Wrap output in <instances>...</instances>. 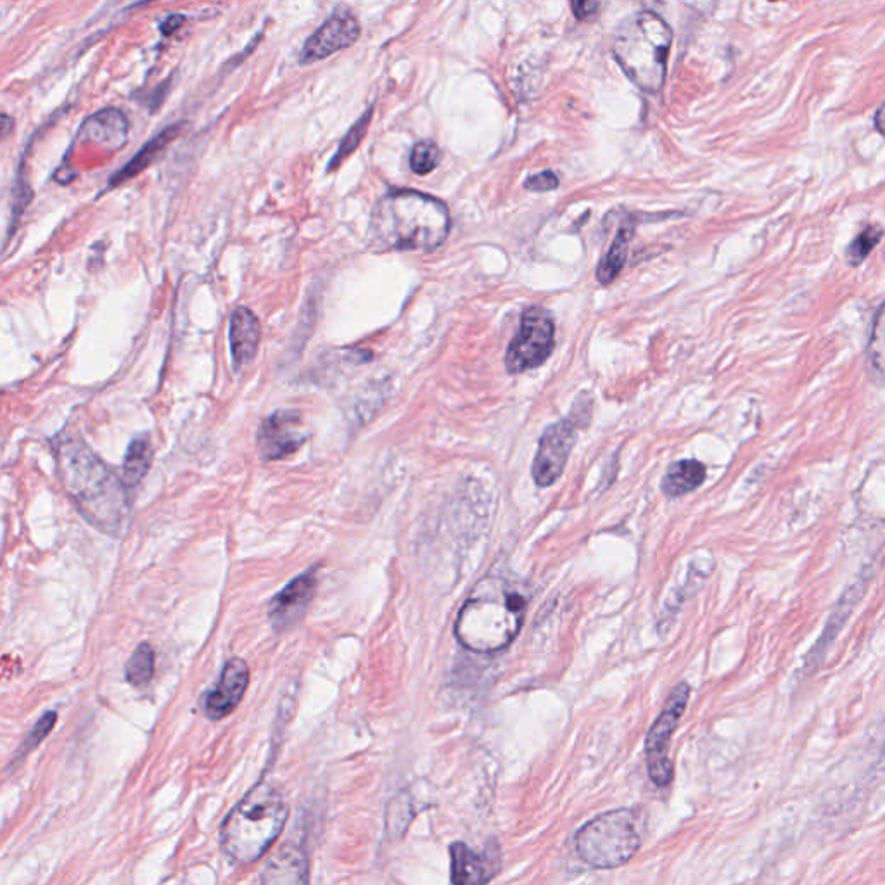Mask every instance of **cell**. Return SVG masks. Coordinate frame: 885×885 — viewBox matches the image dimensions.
I'll return each mask as SVG.
<instances>
[{
	"mask_svg": "<svg viewBox=\"0 0 885 885\" xmlns=\"http://www.w3.org/2000/svg\"><path fill=\"white\" fill-rule=\"evenodd\" d=\"M370 118H372V109H369V111H367V113H365V115H363L362 118L350 128V132L344 135L338 153H336V156H334L331 163H329V172H332V170H338L341 163H343L348 156H351V153L360 146V142H362L363 137L367 134V130H369Z\"/></svg>",
	"mask_w": 885,
	"mask_h": 885,
	"instance_id": "25",
	"label": "cell"
},
{
	"mask_svg": "<svg viewBox=\"0 0 885 885\" xmlns=\"http://www.w3.org/2000/svg\"><path fill=\"white\" fill-rule=\"evenodd\" d=\"M185 18L184 16H179V14H173L170 16L168 20L161 25V33L163 35H172V33L177 32L180 26L184 25Z\"/></svg>",
	"mask_w": 885,
	"mask_h": 885,
	"instance_id": "30",
	"label": "cell"
},
{
	"mask_svg": "<svg viewBox=\"0 0 885 885\" xmlns=\"http://www.w3.org/2000/svg\"><path fill=\"white\" fill-rule=\"evenodd\" d=\"M360 37V23L351 13L331 16L308 37L301 49L300 63L313 64L355 44Z\"/></svg>",
	"mask_w": 885,
	"mask_h": 885,
	"instance_id": "11",
	"label": "cell"
},
{
	"mask_svg": "<svg viewBox=\"0 0 885 885\" xmlns=\"http://www.w3.org/2000/svg\"><path fill=\"white\" fill-rule=\"evenodd\" d=\"M300 412L279 410L267 417L258 429V452L265 462L291 457L308 441Z\"/></svg>",
	"mask_w": 885,
	"mask_h": 885,
	"instance_id": "10",
	"label": "cell"
},
{
	"mask_svg": "<svg viewBox=\"0 0 885 885\" xmlns=\"http://www.w3.org/2000/svg\"><path fill=\"white\" fill-rule=\"evenodd\" d=\"M450 232V215L440 199L395 191L377 203L370 236L379 251H433Z\"/></svg>",
	"mask_w": 885,
	"mask_h": 885,
	"instance_id": "3",
	"label": "cell"
},
{
	"mask_svg": "<svg viewBox=\"0 0 885 885\" xmlns=\"http://www.w3.org/2000/svg\"><path fill=\"white\" fill-rule=\"evenodd\" d=\"M631 237H633V229H631L630 225L619 230L616 241L612 242L609 253L604 256V260L600 262L599 268H597V279H599L600 284H611L618 277L621 268L626 263L628 244H630Z\"/></svg>",
	"mask_w": 885,
	"mask_h": 885,
	"instance_id": "21",
	"label": "cell"
},
{
	"mask_svg": "<svg viewBox=\"0 0 885 885\" xmlns=\"http://www.w3.org/2000/svg\"><path fill=\"white\" fill-rule=\"evenodd\" d=\"M580 427L578 415H569L564 421L555 422L543 433L531 474L538 486L547 488L561 478L567 459L576 443V431Z\"/></svg>",
	"mask_w": 885,
	"mask_h": 885,
	"instance_id": "9",
	"label": "cell"
},
{
	"mask_svg": "<svg viewBox=\"0 0 885 885\" xmlns=\"http://www.w3.org/2000/svg\"><path fill=\"white\" fill-rule=\"evenodd\" d=\"M576 853L586 865L611 870L628 863L642 847V818L633 809H614L578 830Z\"/></svg>",
	"mask_w": 885,
	"mask_h": 885,
	"instance_id": "6",
	"label": "cell"
},
{
	"mask_svg": "<svg viewBox=\"0 0 885 885\" xmlns=\"http://www.w3.org/2000/svg\"><path fill=\"white\" fill-rule=\"evenodd\" d=\"M229 341L236 369L255 360L262 341V327L255 313L246 306H239L230 317Z\"/></svg>",
	"mask_w": 885,
	"mask_h": 885,
	"instance_id": "16",
	"label": "cell"
},
{
	"mask_svg": "<svg viewBox=\"0 0 885 885\" xmlns=\"http://www.w3.org/2000/svg\"><path fill=\"white\" fill-rule=\"evenodd\" d=\"M154 675V650L149 644H141L134 650L125 666L127 682L134 687H146Z\"/></svg>",
	"mask_w": 885,
	"mask_h": 885,
	"instance_id": "22",
	"label": "cell"
},
{
	"mask_svg": "<svg viewBox=\"0 0 885 885\" xmlns=\"http://www.w3.org/2000/svg\"><path fill=\"white\" fill-rule=\"evenodd\" d=\"M526 609L528 597L519 585L502 576H486L462 605L455 635L472 652H500L519 635Z\"/></svg>",
	"mask_w": 885,
	"mask_h": 885,
	"instance_id": "1",
	"label": "cell"
},
{
	"mask_svg": "<svg viewBox=\"0 0 885 885\" xmlns=\"http://www.w3.org/2000/svg\"><path fill=\"white\" fill-rule=\"evenodd\" d=\"M571 7H573V13L576 14L578 20H588L599 9V4H595V2H574Z\"/></svg>",
	"mask_w": 885,
	"mask_h": 885,
	"instance_id": "29",
	"label": "cell"
},
{
	"mask_svg": "<svg viewBox=\"0 0 885 885\" xmlns=\"http://www.w3.org/2000/svg\"><path fill=\"white\" fill-rule=\"evenodd\" d=\"M249 683L248 664L234 657L223 666L215 688L204 697V713L211 720H222L229 716L246 694Z\"/></svg>",
	"mask_w": 885,
	"mask_h": 885,
	"instance_id": "12",
	"label": "cell"
},
{
	"mask_svg": "<svg viewBox=\"0 0 885 885\" xmlns=\"http://www.w3.org/2000/svg\"><path fill=\"white\" fill-rule=\"evenodd\" d=\"M308 858L300 846L287 844L268 860L258 885H308Z\"/></svg>",
	"mask_w": 885,
	"mask_h": 885,
	"instance_id": "17",
	"label": "cell"
},
{
	"mask_svg": "<svg viewBox=\"0 0 885 885\" xmlns=\"http://www.w3.org/2000/svg\"><path fill=\"white\" fill-rule=\"evenodd\" d=\"M58 471L64 490L89 521L108 533L123 529L128 517L123 483L89 446L77 438L61 441Z\"/></svg>",
	"mask_w": 885,
	"mask_h": 885,
	"instance_id": "2",
	"label": "cell"
},
{
	"mask_svg": "<svg viewBox=\"0 0 885 885\" xmlns=\"http://www.w3.org/2000/svg\"><path fill=\"white\" fill-rule=\"evenodd\" d=\"M875 127H877L880 134L885 135V104L880 106L877 115H875Z\"/></svg>",
	"mask_w": 885,
	"mask_h": 885,
	"instance_id": "31",
	"label": "cell"
},
{
	"mask_svg": "<svg viewBox=\"0 0 885 885\" xmlns=\"http://www.w3.org/2000/svg\"><path fill=\"white\" fill-rule=\"evenodd\" d=\"M450 860L453 885H488L500 868L497 856H481L464 842L452 844Z\"/></svg>",
	"mask_w": 885,
	"mask_h": 885,
	"instance_id": "15",
	"label": "cell"
},
{
	"mask_svg": "<svg viewBox=\"0 0 885 885\" xmlns=\"http://www.w3.org/2000/svg\"><path fill=\"white\" fill-rule=\"evenodd\" d=\"M688 697H690V687L687 683H680L669 695L666 706L647 733L645 739L647 770L650 780L657 787H668L673 780V765L668 756L669 740L680 725L683 713L687 709Z\"/></svg>",
	"mask_w": 885,
	"mask_h": 885,
	"instance_id": "8",
	"label": "cell"
},
{
	"mask_svg": "<svg viewBox=\"0 0 885 885\" xmlns=\"http://www.w3.org/2000/svg\"><path fill=\"white\" fill-rule=\"evenodd\" d=\"M56 721H58V714L54 713V711L45 713L44 716L35 723L32 732L26 735L25 742L21 744V749L20 752H18L16 759H21L23 756H26L28 752L33 751V749H35V747H37V745H39L40 742L51 733L52 728L56 725Z\"/></svg>",
	"mask_w": 885,
	"mask_h": 885,
	"instance_id": "27",
	"label": "cell"
},
{
	"mask_svg": "<svg viewBox=\"0 0 885 885\" xmlns=\"http://www.w3.org/2000/svg\"><path fill=\"white\" fill-rule=\"evenodd\" d=\"M704 479L706 467L699 460H678L664 474L663 491L668 497H682L697 490Z\"/></svg>",
	"mask_w": 885,
	"mask_h": 885,
	"instance_id": "19",
	"label": "cell"
},
{
	"mask_svg": "<svg viewBox=\"0 0 885 885\" xmlns=\"http://www.w3.org/2000/svg\"><path fill=\"white\" fill-rule=\"evenodd\" d=\"M441 153L438 146L431 141H422L414 147L410 154V166L415 173L427 175L440 165Z\"/></svg>",
	"mask_w": 885,
	"mask_h": 885,
	"instance_id": "26",
	"label": "cell"
},
{
	"mask_svg": "<svg viewBox=\"0 0 885 885\" xmlns=\"http://www.w3.org/2000/svg\"><path fill=\"white\" fill-rule=\"evenodd\" d=\"M882 237H884V230L879 225H868L861 230L847 248L846 258L849 265H853V267L861 265L866 256L870 255L875 246L882 241Z\"/></svg>",
	"mask_w": 885,
	"mask_h": 885,
	"instance_id": "24",
	"label": "cell"
},
{
	"mask_svg": "<svg viewBox=\"0 0 885 885\" xmlns=\"http://www.w3.org/2000/svg\"><path fill=\"white\" fill-rule=\"evenodd\" d=\"M180 130H182V125L175 123L173 127L166 128L160 135H156L153 141L147 142L146 146L142 147L141 151L135 154L134 158L128 161L127 165L123 166L120 172L116 173L109 185L116 187V185L125 184L128 180L137 177L139 173L144 172L147 166L151 165L165 151L166 146L173 142V139H177Z\"/></svg>",
	"mask_w": 885,
	"mask_h": 885,
	"instance_id": "18",
	"label": "cell"
},
{
	"mask_svg": "<svg viewBox=\"0 0 885 885\" xmlns=\"http://www.w3.org/2000/svg\"><path fill=\"white\" fill-rule=\"evenodd\" d=\"M557 187H559V177H557L554 172H550V170H547V172L536 173V175H533V177H529V179L526 180V189H528V191L548 192L554 191Z\"/></svg>",
	"mask_w": 885,
	"mask_h": 885,
	"instance_id": "28",
	"label": "cell"
},
{
	"mask_svg": "<svg viewBox=\"0 0 885 885\" xmlns=\"http://www.w3.org/2000/svg\"><path fill=\"white\" fill-rule=\"evenodd\" d=\"M868 358L873 369L885 379V303L873 320L872 334L868 341Z\"/></svg>",
	"mask_w": 885,
	"mask_h": 885,
	"instance_id": "23",
	"label": "cell"
},
{
	"mask_svg": "<svg viewBox=\"0 0 885 885\" xmlns=\"http://www.w3.org/2000/svg\"><path fill=\"white\" fill-rule=\"evenodd\" d=\"M153 462V445L146 436L135 438L132 445L128 446L127 457L123 464V483L127 486H137L146 476Z\"/></svg>",
	"mask_w": 885,
	"mask_h": 885,
	"instance_id": "20",
	"label": "cell"
},
{
	"mask_svg": "<svg viewBox=\"0 0 885 885\" xmlns=\"http://www.w3.org/2000/svg\"><path fill=\"white\" fill-rule=\"evenodd\" d=\"M554 344V320L540 306H531L524 312L521 329L510 343L505 365L510 374L536 369L550 357Z\"/></svg>",
	"mask_w": 885,
	"mask_h": 885,
	"instance_id": "7",
	"label": "cell"
},
{
	"mask_svg": "<svg viewBox=\"0 0 885 885\" xmlns=\"http://www.w3.org/2000/svg\"><path fill=\"white\" fill-rule=\"evenodd\" d=\"M286 820L287 806L281 792L272 785H258L223 823V851L242 865L260 860L281 835Z\"/></svg>",
	"mask_w": 885,
	"mask_h": 885,
	"instance_id": "4",
	"label": "cell"
},
{
	"mask_svg": "<svg viewBox=\"0 0 885 885\" xmlns=\"http://www.w3.org/2000/svg\"><path fill=\"white\" fill-rule=\"evenodd\" d=\"M317 586V569L300 574L277 593L268 607V616L277 631H286L298 623L312 600Z\"/></svg>",
	"mask_w": 885,
	"mask_h": 885,
	"instance_id": "13",
	"label": "cell"
},
{
	"mask_svg": "<svg viewBox=\"0 0 885 885\" xmlns=\"http://www.w3.org/2000/svg\"><path fill=\"white\" fill-rule=\"evenodd\" d=\"M673 33L656 13L642 11L619 26L614 37V58L631 82L645 92L663 87Z\"/></svg>",
	"mask_w": 885,
	"mask_h": 885,
	"instance_id": "5",
	"label": "cell"
},
{
	"mask_svg": "<svg viewBox=\"0 0 885 885\" xmlns=\"http://www.w3.org/2000/svg\"><path fill=\"white\" fill-rule=\"evenodd\" d=\"M78 139L90 142L108 151H118L127 144L128 120L118 109L108 108L97 111L83 121Z\"/></svg>",
	"mask_w": 885,
	"mask_h": 885,
	"instance_id": "14",
	"label": "cell"
}]
</instances>
